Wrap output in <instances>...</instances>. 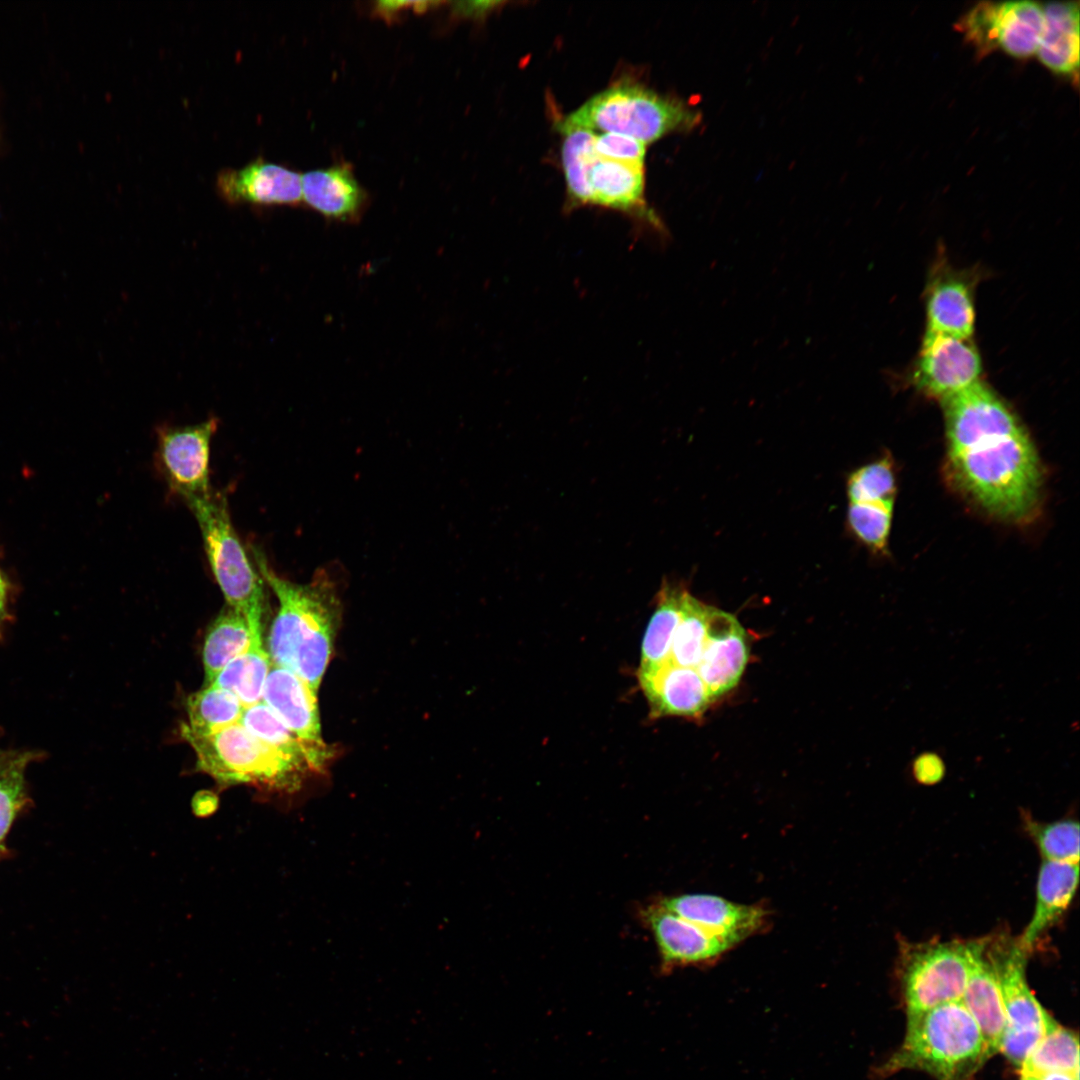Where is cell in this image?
I'll list each match as a JSON object with an SVG mask.
<instances>
[{
	"label": "cell",
	"instance_id": "cell-30",
	"mask_svg": "<svg viewBox=\"0 0 1080 1080\" xmlns=\"http://www.w3.org/2000/svg\"><path fill=\"white\" fill-rule=\"evenodd\" d=\"M563 134L562 165L570 203L573 206L590 205L588 174L597 157L594 150L596 133L587 129H573Z\"/></svg>",
	"mask_w": 1080,
	"mask_h": 1080
},
{
	"label": "cell",
	"instance_id": "cell-20",
	"mask_svg": "<svg viewBox=\"0 0 1080 1080\" xmlns=\"http://www.w3.org/2000/svg\"><path fill=\"white\" fill-rule=\"evenodd\" d=\"M303 200L323 216L340 221L358 218L365 193L346 164L311 170L301 176Z\"/></svg>",
	"mask_w": 1080,
	"mask_h": 1080
},
{
	"label": "cell",
	"instance_id": "cell-31",
	"mask_svg": "<svg viewBox=\"0 0 1080 1080\" xmlns=\"http://www.w3.org/2000/svg\"><path fill=\"white\" fill-rule=\"evenodd\" d=\"M239 723L263 743L308 765L315 774H318L306 747L263 701L244 708Z\"/></svg>",
	"mask_w": 1080,
	"mask_h": 1080
},
{
	"label": "cell",
	"instance_id": "cell-36",
	"mask_svg": "<svg viewBox=\"0 0 1080 1080\" xmlns=\"http://www.w3.org/2000/svg\"><path fill=\"white\" fill-rule=\"evenodd\" d=\"M594 150L605 159L643 166L646 145L626 135L603 132L595 135Z\"/></svg>",
	"mask_w": 1080,
	"mask_h": 1080
},
{
	"label": "cell",
	"instance_id": "cell-12",
	"mask_svg": "<svg viewBox=\"0 0 1080 1080\" xmlns=\"http://www.w3.org/2000/svg\"><path fill=\"white\" fill-rule=\"evenodd\" d=\"M262 701L306 747L320 774L327 767L333 751L322 738L317 695L297 674L272 665Z\"/></svg>",
	"mask_w": 1080,
	"mask_h": 1080
},
{
	"label": "cell",
	"instance_id": "cell-22",
	"mask_svg": "<svg viewBox=\"0 0 1080 1080\" xmlns=\"http://www.w3.org/2000/svg\"><path fill=\"white\" fill-rule=\"evenodd\" d=\"M1078 876V863L1043 860L1038 875L1034 913L1018 939L1027 952L1067 909L1076 891Z\"/></svg>",
	"mask_w": 1080,
	"mask_h": 1080
},
{
	"label": "cell",
	"instance_id": "cell-7",
	"mask_svg": "<svg viewBox=\"0 0 1080 1080\" xmlns=\"http://www.w3.org/2000/svg\"><path fill=\"white\" fill-rule=\"evenodd\" d=\"M983 941L904 945L901 984L907 1019L962 999L974 957Z\"/></svg>",
	"mask_w": 1080,
	"mask_h": 1080
},
{
	"label": "cell",
	"instance_id": "cell-29",
	"mask_svg": "<svg viewBox=\"0 0 1080 1080\" xmlns=\"http://www.w3.org/2000/svg\"><path fill=\"white\" fill-rule=\"evenodd\" d=\"M712 608L713 606L701 602L684 590L681 616L673 635L667 662L694 670L697 668L705 647Z\"/></svg>",
	"mask_w": 1080,
	"mask_h": 1080
},
{
	"label": "cell",
	"instance_id": "cell-35",
	"mask_svg": "<svg viewBox=\"0 0 1080 1080\" xmlns=\"http://www.w3.org/2000/svg\"><path fill=\"white\" fill-rule=\"evenodd\" d=\"M35 758L33 752H17L0 773V846L17 813L27 801L24 773Z\"/></svg>",
	"mask_w": 1080,
	"mask_h": 1080
},
{
	"label": "cell",
	"instance_id": "cell-19",
	"mask_svg": "<svg viewBox=\"0 0 1080 1080\" xmlns=\"http://www.w3.org/2000/svg\"><path fill=\"white\" fill-rule=\"evenodd\" d=\"M590 205L618 210L643 221L663 234V226L644 200L643 166L617 162L597 155L588 174Z\"/></svg>",
	"mask_w": 1080,
	"mask_h": 1080
},
{
	"label": "cell",
	"instance_id": "cell-4",
	"mask_svg": "<svg viewBox=\"0 0 1080 1080\" xmlns=\"http://www.w3.org/2000/svg\"><path fill=\"white\" fill-rule=\"evenodd\" d=\"M197 757V767L219 784H247L268 794L293 795L315 774L249 733L240 723L197 735L181 728Z\"/></svg>",
	"mask_w": 1080,
	"mask_h": 1080
},
{
	"label": "cell",
	"instance_id": "cell-40",
	"mask_svg": "<svg viewBox=\"0 0 1080 1080\" xmlns=\"http://www.w3.org/2000/svg\"><path fill=\"white\" fill-rule=\"evenodd\" d=\"M1035 1080H1079L1071 1074L1063 1072H1050L1035 1078Z\"/></svg>",
	"mask_w": 1080,
	"mask_h": 1080
},
{
	"label": "cell",
	"instance_id": "cell-14",
	"mask_svg": "<svg viewBox=\"0 0 1080 1080\" xmlns=\"http://www.w3.org/2000/svg\"><path fill=\"white\" fill-rule=\"evenodd\" d=\"M976 284L975 272L936 263L925 289L926 330L973 337Z\"/></svg>",
	"mask_w": 1080,
	"mask_h": 1080
},
{
	"label": "cell",
	"instance_id": "cell-34",
	"mask_svg": "<svg viewBox=\"0 0 1080 1080\" xmlns=\"http://www.w3.org/2000/svg\"><path fill=\"white\" fill-rule=\"evenodd\" d=\"M1043 860L1079 863V824L1072 819L1040 823L1026 822Z\"/></svg>",
	"mask_w": 1080,
	"mask_h": 1080
},
{
	"label": "cell",
	"instance_id": "cell-11",
	"mask_svg": "<svg viewBox=\"0 0 1080 1080\" xmlns=\"http://www.w3.org/2000/svg\"><path fill=\"white\" fill-rule=\"evenodd\" d=\"M218 426L214 417L184 427L158 432L162 471L170 487L186 502L203 497L210 489V444Z\"/></svg>",
	"mask_w": 1080,
	"mask_h": 1080
},
{
	"label": "cell",
	"instance_id": "cell-5",
	"mask_svg": "<svg viewBox=\"0 0 1080 1080\" xmlns=\"http://www.w3.org/2000/svg\"><path fill=\"white\" fill-rule=\"evenodd\" d=\"M700 114L687 104L634 84H618L591 97L560 123L573 129L601 130L632 137L645 145L674 131L688 130Z\"/></svg>",
	"mask_w": 1080,
	"mask_h": 1080
},
{
	"label": "cell",
	"instance_id": "cell-6",
	"mask_svg": "<svg viewBox=\"0 0 1080 1080\" xmlns=\"http://www.w3.org/2000/svg\"><path fill=\"white\" fill-rule=\"evenodd\" d=\"M186 503L198 523L210 568L228 606L246 619L254 639L262 642L264 580L238 538L225 497L211 491Z\"/></svg>",
	"mask_w": 1080,
	"mask_h": 1080
},
{
	"label": "cell",
	"instance_id": "cell-25",
	"mask_svg": "<svg viewBox=\"0 0 1080 1080\" xmlns=\"http://www.w3.org/2000/svg\"><path fill=\"white\" fill-rule=\"evenodd\" d=\"M254 644L263 645V642L254 639L246 619L230 607L223 610L211 625L203 647L207 685L230 661Z\"/></svg>",
	"mask_w": 1080,
	"mask_h": 1080
},
{
	"label": "cell",
	"instance_id": "cell-1",
	"mask_svg": "<svg viewBox=\"0 0 1080 1080\" xmlns=\"http://www.w3.org/2000/svg\"><path fill=\"white\" fill-rule=\"evenodd\" d=\"M941 404L953 487L993 518L1032 520L1041 503L1042 467L1013 409L984 380Z\"/></svg>",
	"mask_w": 1080,
	"mask_h": 1080
},
{
	"label": "cell",
	"instance_id": "cell-38",
	"mask_svg": "<svg viewBox=\"0 0 1080 1080\" xmlns=\"http://www.w3.org/2000/svg\"><path fill=\"white\" fill-rule=\"evenodd\" d=\"M497 2H460L455 10L464 16H481L494 9Z\"/></svg>",
	"mask_w": 1080,
	"mask_h": 1080
},
{
	"label": "cell",
	"instance_id": "cell-13",
	"mask_svg": "<svg viewBox=\"0 0 1080 1080\" xmlns=\"http://www.w3.org/2000/svg\"><path fill=\"white\" fill-rule=\"evenodd\" d=\"M641 915L655 938L663 971L710 964L734 947L729 941L681 918L660 903L647 906Z\"/></svg>",
	"mask_w": 1080,
	"mask_h": 1080
},
{
	"label": "cell",
	"instance_id": "cell-39",
	"mask_svg": "<svg viewBox=\"0 0 1080 1080\" xmlns=\"http://www.w3.org/2000/svg\"><path fill=\"white\" fill-rule=\"evenodd\" d=\"M7 601V583L0 572V632L3 621L7 616L6 612Z\"/></svg>",
	"mask_w": 1080,
	"mask_h": 1080
},
{
	"label": "cell",
	"instance_id": "cell-2",
	"mask_svg": "<svg viewBox=\"0 0 1080 1080\" xmlns=\"http://www.w3.org/2000/svg\"><path fill=\"white\" fill-rule=\"evenodd\" d=\"M254 555L279 603L268 639L272 665L297 674L318 696L340 621L335 583L323 570L306 584L291 582L271 569L262 553L255 550Z\"/></svg>",
	"mask_w": 1080,
	"mask_h": 1080
},
{
	"label": "cell",
	"instance_id": "cell-21",
	"mask_svg": "<svg viewBox=\"0 0 1080 1080\" xmlns=\"http://www.w3.org/2000/svg\"><path fill=\"white\" fill-rule=\"evenodd\" d=\"M987 939L976 953L961 999L978 1024L994 1056L1005 1029V1010L995 968L986 951Z\"/></svg>",
	"mask_w": 1080,
	"mask_h": 1080
},
{
	"label": "cell",
	"instance_id": "cell-27",
	"mask_svg": "<svg viewBox=\"0 0 1080 1080\" xmlns=\"http://www.w3.org/2000/svg\"><path fill=\"white\" fill-rule=\"evenodd\" d=\"M1050 1072H1063L1079 1079V1041L1077 1034L1058 1024L1049 1029L1020 1067L1021 1076L1038 1078Z\"/></svg>",
	"mask_w": 1080,
	"mask_h": 1080
},
{
	"label": "cell",
	"instance_id": "cell-42",
	"mask_svg": "<svg viewBox=\"0 0 1080 1080\" xmlns=\"http://www.w3.org/2000/svg\"><path fill=\"white\" fill-rule=\"evenodd\" d=\"M1020 1080H1035V1078H1031V1077H1026V1076H1021V1077H1020Z\"/></svg>",
	"mask_w": 1080,
	"mask_h": 1080
},
{
	"label": "cell",
	"instance_id": "cell-9",
	"mask_svg": "<svg viewBox=\"0 0 1080 1080\" xmlns=\"http://www.w3.org/2000/svg\"><path fill=\"white\" fill-rule=\"evenodd\" d=\"M1044 9L1033 1L981 2L963 15L957 27L977 56L997 48L1010 56L1037 53L1044 31Z\"/></svg>",
	"mask_w": 1080,
	"mask_h": 1080
},
{
	"label": "cell",
	"instance_id": "cell-17",
	"mask_svg": "<svg viewBox=\"0 0 1080 1080\" xmlns=\"http://www.w3.org/2000/svg\"><path fill=\"white\" fill-rule=\"evenodd\" d=\"M663 907L734 946L760 931L767 911L709 894H683L664 898Z\"/></svg>",
	"mask_w": 1080,
	"mask_h": 1080
},
{
	"label": "cell",
	"instance_id": "cell-28",
	"mask_svg": "<svg viewBox=\"0 0 1080 1080\" xmlns=\"http://www.w3.org/2000/svg\"><path fill=\"white\" fill-rule=\"evenodd\" d=\"M272 667L263 645L254 644L230 661L211 683L237 696L246 708L262 701L263 688Z\"/></svg>",
	"mask_w": 1080,
	"mask_h": 1080
},
{
	"label": "cell",
	"instance_id": "cell-43",
	"mask_svg": "<svg viewBox=\"0 0 1080 1080\" xmlns=\"http://www.w3.org/2000/svg\"><path fill=\"white\" fill-rule=\"evenodd\" d=\"M4 853H5L4 847L0 846V857L3 856Z\"/></svg>",
	"mask_w": 1080,
	"mask_h": 1080
},
{
	"label": "cell",
	"instance_id": "cell-32",
	"mask_svg": "<svg viewBox=\"0 0 1080 1080\" xmlns=\"http://www.w3.org/2000/svg\"><path fill=\"white\" fill-rule=\"evenodd\" d=\"M895 502H849L848 527L872 552H887Z\"/></svg>",
	"mask_w": 1080,
	"mask_h": 1080
},
{
	"label": "cell",
	"instance_id": "cell-16",
	"mask_svg": "<svg viewBox=\"0 0 1080 1080\" xmlns=\"http://www.w3.org/2000/svg\"><path fill=\"white\" fill-rule=\"evenodd\" d=\"M215 184L219 196L231 205H297L302 201L301 175L263 158L240 169H222Z\"/></svg>",
	"mask_w": 1080,
	"mask_h": 1080
},
{
	"label": "cell",
	"instance_id": "cell-15",
	"mask_svg": "<svg viewBox=\"0 0 1080 1080\" xmlns=\"http://www.w3.org/2000/svg\"><path fill=\"white\" fill-rule=\"evenodd\" d=\"M748 659L745 629L734 615L713 607L705 647L695 669L713 702L737 686Z\"/></svg>",
	"mask_w": 1080,
	"mask_h": 1080
},
{
	"label": "cell",
	"instance_id": "cell-37",
	"mask_svg": "<svg viewBox=\"0 0 1080 1080\" xmlns=\"http://www.w3.org/2000/svg\"><path fill=\"white\" fill-rule=\"evenodd\" d=\"M944 772L945 766L942 759L931 752L919 755L913 763V774L923 784L938 782Z\"/></svg>",
	"mask_w": 1080,
	"mask_h": 1080
},
{
	"label": "cell",
	"instance_id": "cell-8",
	"mask_svg": "<svg viewBox=\"0 0 1080 1080\" xmlns=\"http://www.w3.org/2000/svg\"><path fill=\"white\" fill-rule=\"evenodd\" d=\"M986 951L999 981L1005 1029L998 1053L1019 1068L1055 1024L1030 989L1026 975L1028 952L1017 941L987 939Z\"/></svg>",
	"mask_w": 1080,
	"mask_h": 1080
},
{
	"label": "cell",
	"instance_id": "cell-33",
	"mask_svg": "<svg viewBox=\"0 0 1080 1080\" xmlns=\"http://www.w3.org/2000/svg\"><path fill=\"white\" fill-rule=\"evenodd\" d=\"M896 492L895 466L889 455L859 467L847 480L848 502H895Z\"/></svg>",
	"mask_w": 1080,
	"mask_h": 1080
},
{
	"label": "cell",
	"instance_id": "cell-23",
	"mask_svg": "<svg viewBox=\"0 0 1080 1080\" xmlns=\"http://www.w3.org/2000/svg\"><path fill=\"white\" fill-rule=\"evenodd\" d=\"M1044 31L1037 54L1050 71L1077 81L1079 71V2H1050L1044 7Z\"/></svg>",
	"mask_w": 1080,
	"mask_h": 1080
},
{
	"label": "cell",
	"instance_id": "cell-3",
	"mask_svg": "<svg viewBox=\"0 0 1080 1080\" xmlns=\"http://www.w3.org/2000/svg\"><path fill=\"white\" fill-rule=\"evenodd\" d=\"M992 1056L962 1001H952L907 1019L902 1044L874 1073L887 1077L917 1070L936 1080H973Z\"/></svg>",
	"mask_w": 1080,
	"mask_h": 1080
},
{
	"label": "cell",
	"instance_id": "cell-10",
	"mask_svg": "<svg viewBox=\"0 0 1080 1080\" xmlns=\"http://www.w3.org/2000/svg\"><path fill=\"white\" fill-rule=\"evenodd\" d=\"M982 361L973 337L925 331L912 370V383L940 402L982 381Z\"/></svg>",
	"mask_w": 1080,
	"mask_h": 1080
},
{
	"label": "cell",
	"instance_id": "cell-24",
	"mask_svg": "<svg viewBox=\"0 0 1080 1080\" xmlns=\"http://www.w3.org/2000/svg\"><path fill=\"white\" fill-rule=\"evenodd\" d=\"M685 588L664 581L656 595V606L646 627L640 665L637 672L658 669L667 662L673 635L681 616V600Z\"/></svg>",
	"mask_w": 1080,
	"mask_h": 1080
},
{
	"label": "cell",
	"instance_id": "cell-18",
	"mask_svg": "<svg viewBox=\"0 0 1080 1080\" xmlns=\"http://www.w3.org/2000/svg\"><path fill=\"white\" fill-rule=\"evenodd\" d=\"M637 675L651 718L699 719L713 703L705 683L693 668L666 662L656 670L637 672Z\"/></svg>",
	"mask_w": 1080,
	"mask_h": 1080
},
{
	"label": "cell",
	"instance_id": "cell-41",
	"mask_svg": "<svg viewBox=\"0 0 1080 1080\" xmlns=\"http://www.w3.org/2000/svg\"><path fill=\"white\" fill-rule=\"evenodd\" d=\"M17 752L6 751L0 748V773L11 762Z\"/></svg>",
	"mask_w": 1080,
	"mask_h": 1080
},
{
	"label": "cell",
	"instance_id": "cell-26",
	"mask_svg": "<svg viewBox=\"0 0 1080 1080\" xmlns=\"http://www.w3.org/2000/svg\"><path fill=\"white\" fill-rule=\"evenodd\" d=\"M244 708L235 694L209 684L188 697L189 722L182 728L197 735L211 734L239 723Z\"/></svg>",
	"mask_w": 1080,
	"mask_h": 1080
}]
</instances>
